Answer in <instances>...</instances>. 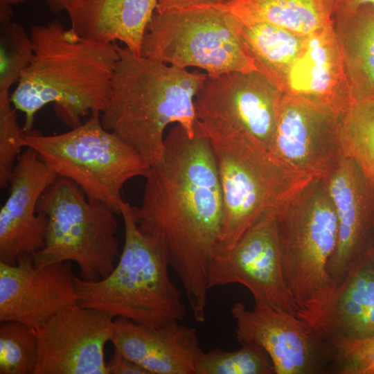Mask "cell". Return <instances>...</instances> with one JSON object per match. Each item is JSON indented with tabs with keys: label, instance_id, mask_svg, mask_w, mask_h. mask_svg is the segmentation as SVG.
<instances>
[{
	"label": "cell",
	"instance_id": "cell-1",
	"mask_svg": "<svg viewBox=\"0 0 374 374\" xmlns=\"http://www.w3.org/2000/svg\"><path fill=\"white\" fill-rule=\"evenodd\" d=\"M145 178L141 204L133 206L139 228L161 245L195 321L203 323L208 269L218 245L223 200L211 145L198 124L193 136L179 124L171 128L162 157Z\"/></svg>",
	"mask_w": 374,
	"mask_h": 374
},
{
	"label": "cell",
	"instance_id": "cell-2",
	"mask_svg": "<svg viewBox=\"0 0 374 374\" xmlns=\"http://www.w3.org/2000/svg\"><path fill=\"white\" fill-rule=\"evenodd\" d=\"M33 57L10 95L24 114L25 133L37 112L53 104L57 116L71 128L81 118L101 114L108 102L119 55L116 43L79 37L57 20L31 27Z\"/></svg>",
	"mask_w": 374,
	"mask_h": 374
},
{
	"label": "cell",
	"instance_id": "cell-3",
	"mask_svg": "<svg viewBox=\"0 0 374 374\" xmlns=\"http://www.w3.org/2000/svg\"><path fill=\"white\" fill-rule=\"evenodd\" d=\"M116 47L119 57L101 123L151 166L162 157L168 125L179 124L190 136L195 134V98L207 75Z\"/></svg>",
	"mask_w": 374,
	"mask_h": 374
},
{
	"label": "cell",
	"instance_id": "cell-4",
	"mask_svg": "<svg viewBox=\"0 0 374 374\" xmlns=\"http://www.w3.org/2000/svg\"><path fill=\"white\" fill-rule=\"evenodd\" d=\"M120 215L124 222L125 242L118 262L99 280L75 276L77 303L148 326L179 322L187 311L181 293L169 276L165 251L140 230L133 206L124 199Z\"/></svg>",
	"mask_w": 374,
	"mask_h": 374
},
{
	"label": "cell",
	"instance_id": "cell-5",
	"mask_svg": "<svg viewBox=\"0 0 374 374\" xmlns=\"http://www.w3.org/2000/svg\"><path fill=\"white\" fill-rule=\"evenodd\" d=\"M200 129L211 145L223 200L215 251L227 250L260 217L276 211L314 177L292 170L239 132Z\"/></svg>",
	"mask_w": 374,
	"mask_h": 374
},
{
	"label": "cell",
	"instance_id": "cell-6",
	"mask_svg": "<svg viewBox=\"0 0 374 374\" xmlns=\"http://www.w3.org/2000/svg\"><path fill=\"white\" fill-rule=\"evenodd\" d=\"M22 144L34 150L57 176L75 183L89 200L101 202L116 214L124 184L135 177H145L150 168L133 148L103 127L100 114L58 134L31 130Z\"/></svg>",
	"mask_w": 374,
	"mask_h": 374
},
{
	"label": "cell",
	"instance_id": "cell-7",
	"mask_svg": "<svg viewBox=\"0 0 374 374\" xmlns=\"http://www.w3.org/2000/svg\"><path fill=\"white\" fill-rule=\"evenodd\" d=\"M37 211L47 219L44 247L33 255L37 267L75 262L81 278L107 277L120 256L115 213L90 201L73 181L57 176L40 197Z\"/></svg>",
	"mask_w": 374,
	"mask_h": 374
},
{
	"label": "cell",
	"instance_id": "cell-8",
	"mask_svg": "<svg viewBox=\"0 0 374 374\" xmlns=\"http://www.w3.org/2000/svg\"><path fill=\"white\" fill-rule=\"evenodd\" d=\"M141 55L215 77L258 71L239 31L238 19L222 4L163 12L154 11Z\"/></svg>",
	"mask_w": 374,
	"mask_h": 374
},
{
	"label": "cell",
	"instance_id": "cell-9",
	"mask_svg": "<svg viewBox=\"0 0 374 374\" xmlns=\"http://www.w3.org/2000/svg\"><path fill=\"white\" fill-rule=\"evenodd\" d=\"M284 276L299 310L320 303L333 286L328 267L338 222L323 178H314L276 212Z\"/></svg>",
	"mask_w": 374,
	"mask_h": 374
},
{
	"label": "cell",
	"instance_id": "cell-10",
	"mask_svg": "<svg viewBox=\"0 0 374 374\" xmlns=\"http://www.w3.org/2000/svg\"><path fill=\"white\" fill-rule=\"evenodd\" d=\"M282 92L258 71L207 76L195 98L198 125L239 132L269 151Z\"/></svg>",
	"mask_w": 374,
	"mask_h": 374
},
{
	"label": "cell",
	"instance_id": "cell-11",
	"mask_svg": "<svg viewBox=\"0 0 374 374\" xmlns=\"http://www.w3.org/2000/svg\"><path fill=\"white\" fill-rule=\"evenodd\" d=\"M276 212L260 217L231 249L215 251L208 265V287L240 284L250 291L255 304L296 315L299 308L284 276Z\"/></svg>",
	"mask_w": 374,
	"mask_h": 374
},
{
	"label": "cell",
	"instance_id": "cell-12",
	"mask_svg": "<svg viewBox=\"0 0 374 374\" xmlns=\"http://www.w3.org/2000/svg\"><path fill=\"white\" fill-rule=\"evenodd\" d=\"M231 312L236 340L263 348L276 374L328 373L330 344L296 315L267 304L248 309L241 302L235 303Z\"/></svg>",
	"mask_w": 374,
	"mask_h": 374
},
{
	"label": "cell",
	"instance_id": "cell-13",
	"mask_svg": "<svg viewBox=\"0 0 374 374\" xmlns=\"http://www.w3.org/2000/svg\"><path fill=\"white\" fill-rule=\"evenodd\" d=\"M114 317L75 303L37 329L34 374H109L105 346L111 341Z\"/></svg>",
	"mask_w": 374,
	"mask_h": 374
},
{
	"label": "cell",
	"instance_id": "cell-14",
	"mask_svg": "<svg viewBox=\"0 0 374 374\" xmlns=\"http://www.w3.org/2000/svg\"><path fill=\"white\" fill-rule=\"evenodd\" d=\"M343 114L282 93L269 152L298 172L326 178L344 157Z\"/></svg>",
	"mask_w": 374,
	"mask_h": 374
},
{
	"label": "cell",
	"instance_id": "cell-15",
	"mask_svg": "<svg viewBox=\"0 0 374 374\" xmlns=\"http://www.w3.org/2000/svg\"><path fill=\"white\" fill-rule=\"evenodd\" d=\"M71 262L37 267L33 254L16 264L0 262V322L17 321L37 330L61 310L77 303Z\"/></svg>",
	"mask_w": 374,
	"mask_h": 374
},
{
	"label": "cell",
	"instance_id": "cell-16",
	"mask_svg": "<svg viewBox=\"0 0 374 374\" xmlns=\"http://www.w3.org/2000/svg\"><path fill=\"white\" fill-rule=\"evenodd\" d=\"M338 222L336 249L328 271L334 284L357 264L371 258L374 248V186L357 164L344 156L326 177Z\"/></svg>",
	"mask_w": 374,
	"mask_h": 374
},
{
	"label": "cell",
	"instance_id": "cell-17",
	"mask_svg": "<svg viewBox=\"0 0 374 374\" xmlns=\"http://www.w3.org/2000/svg\"><path fill=\"white\" fill-rule=\"evenodd\" d=\"M25 148L17 159L9 195L0 209V262L10 265L20 255H34L44 247L47 219L37 206L57 177L34 150Z\"/></svg>",
	"mask_w": 374,
	"mask_h": 374
},
{
	"label": "cell",
	"instance_id": "cell-18",
	"mask_svg": "<svg viewBox=\"0 0 374 374\" xmlns=\"http://www.w3.org/2000/svg\"><path fill=\"white\" fill-rule=\"evenodd\" d=\"M111 342L149 374H196L204 353L196 329L179 322L152 326L118 317Z\"/></svg>",
	"mask_w": 374,
	"mask_h": 374
},
{
	"label": "cell",
	"instance_id": "cell-19",
	"mask_svg": "<svg viewBox=\"0 0 374 374\" xmlns=\"http://www.w3.org/2000/svg\"><path fill=\"white\" fill-rule=\"evenodd\" d=\"M281 92L339 114L346 111L353 100L335 24L308 37Z\"/></svg>",
	"mask_w": 374,
	"mask_h": 374
},
{
	"label": "cell",
	"instance_id": "cell-20",
	"mask_svg": "<svg viewBox=\"0 0 374 374\" xmlns=\"http://www.w3.org/2000/svg\"><path fill=\"white\" fill-rule=\"evenodd\" d=\"M374 312V265L365 260L351 269L317 305L296 316L328 341L351 339Z\"/></svg>",
	"mask_w": 374,
	"mask_h": 374
},
{
	"label": "cell",
	"instance_id": "cell-21",
	"mask_svg": "<svg viewBox=\"0 0 374 374\" xmlns=\"http://www.w3.org/2000/svg\"><path fill=\"white\" fill-rule=\"evenodd\" d=\"M158 0H74L66 8L71 30L79 37L119 41L141 55L144 35Z\"/></svg>",
	"mask_w": 374,
	"mask_h": 374
},
{
	"label": "cell",
	"instance_id": "cell-22",
	"mask_svg": "<svg viewBox=\"0 0 374 374\" xmlns=\"http://www.w3.org/2000/svg\"><path fill=\"white\" fill-rule=\"evenodd\" d=\"M222 4L242 23L271 24L304 37L335 24L332 0H226Z\"/></svg>",
	"mask_w": 374,
	"mask_h": 374
},
{
	"label": "cell",
	"instance_id": "cell-23",
	"mask_svg": "<svg viewBox=\"0 0 374 374\" xmlns=\"http://www.w3.org/2000/svg\"><path fill=\"white\" fill-rule=\"evenodd\" d=\"M238 21L240 36L258 72L281 91L289 71L305 46L308 37L271 24Z\"/></svg>",
	"mask_w": 374,
	"mask_h": 374
},
{
	"label": "cell",
	"instance_id": "cell-24",
	"mask_svg": "<svg viewBox=\"0 0 374 374\" xmlns=\"http://www.w3.org/2000/svg\"><path fill=\"white\" fill-rule=\"evenodd\" d=\"M353 102L374 99V12L335 22Z\"/></svg>",
	"mask_w": 374,
	"mask_h": 374
},
{
	"label": "cell",
	"instance_id": "cell-25",
	"mask_svg": "<svg viewBox=\"0 0 374 374\" xmlns=\"http://www.w3.org/2000/svg\"><path fill=\"white\" fill-rule=\"evenodd\" d=\"M339 139L344 156L374 186V99L351 103L341 118Z\"/></svg>",
	"mask_w": 374,
	"mask_h": 374
},
{
	"label": "cell",
	"instance_id": "cell-26",
	"mask_svg": "<svg viewBox=\"0 0 374 374\" xmlns=\"http://www.w3.org/2000/svg\"><path fill=\"white\" fill-rule=\"evenodd\" d=\"M0 98L10 97L33 57V45L24 26L12 19L0 21Z\"/></svg>",
	"mask_w": 374,
	"mask_h": 374
},
{
	"label": "cell",
	"instance_id": "cell-27",
	"mask_svg": "<svg viewBox=\"0 0 374 374\" xmlns=\"http://www.w3.org/2000/svg\"><path fill=\"white\" fill-rule=\"evenodd\" d=\"M38 357L36 330L17 321L0 324V374H34Z\"/></svg>",
	"mask_w": 374,
	"mask_h": 374
},
{
	"label": "cell",
	"instance_id": "cell-28",
	"mask_svg": "<svg viewBox=\"0 0 374 374\" xmlns=\"http://www.w3.org/2000/svg\"><path fill=\"white\" fill-rule=\"evenodd\" d=\"M274 368L267 352L249 344L233 351L215 348L203 353L196 374H273Z\"/></svg>",
	"mask_w": 374,
	"mask_h": 374
},
{
	"label": "cell",
	"instance_id": "cell-29",
	"mask_svg": "<svg viewBox=\"0 0 374 374\" xmlns=\"http://www.w3.org/2000/svg\"><path fill=\"white\" fill-rule=\"evenodd\" d=\"M332 348L328 373L374 374V336L363 339H336Z\"/></svg>",
	"mask_w": 374,
	"mask_h": 374
},
{
	"label": "cell",
	"instance_id": "cell-30",
	"mask_svg": "<svg viewBox=\"0 0 374 374\" xmlns=\"http://www.w3.org/2000/svg\"><path fill=\"white\" fill-rule=\"evenodd\" d=\"M17 109L10 96L0 98V187L9 181L17 159L21 152L25 132L17 121Z\"/></svg>",
	"mask_w": 374,
	"mask_h": 374
},
{
	"label": "cell",
	"instance_id": "cell-31",
	"mask_svg": "<svg viewBox=\"0 0 374 374\" xmlns=\"http://www.w3.org/2000/svg\"><path fill=\"white\" fill-rule=\"evenodd\" d=\"M335 22L350 19L363 12H374V0H332Z\"/></svg>",
	"mask_w": 374,
	"mask_h": 374
},
{
	"label": "cell",
	"instance_id": "cell-32",
	"mask_svg": "<svg viewBox=\"0 0 374 374\" xmlns=\"http://www.w3.org/2000/svg\"><path fill=\"white\" fill-rule=\"evenodd\" d=\"M107 367L109 374H149L143 367L116 348L107 363Z\"/></svg>",
	"mask_w": 374,
	"mask_h": 374
},
{
	"label": "cell",
	"instance_id": "cell-33",
	"mask_svg": "<svg viewBox=\"0 0 374 374\" xmlns=\"http://www.w3.org/2000/svg\"><path fill=\"white\" fill-rule=\"evenodd\" d=\"M226 0H158L155 11L163 12L196 7L215 6Z\"/></svg>",
	"mask_w": 374,
	"mask_h": 374
},
{
	"label": "cell",
	"instance_id": "cell-34",
	"mask_svg": "<svg viewBox=\"0 0 374 374\" xmlns=\"http://www.w3.org/2000/svg\"><path fill=\"white\" fill-rule=\"evenodd\" d=\"M53 14H58L66 10L68 6L74 0H44Z\"/></svg>",
	"mask_w": 374,
	"mask_h": 374
},
{
	"label": "cell",
	"instance_id": "cell-35",
	"mask_svg": "<svg viewBox=\"0 0 374 374\" xmlns=\"http://www.w3.org/2000/svg\"><path fill=\"white\" fill-rule=\"evenodd\" d=\"M27 0H0V5L12 6L19 3H24Z\"/></svg>",
	"mask_w": 374,
	"mask_h": 374
},
{
	"label": "cell",
	"instance_id": "cell-36",
	"mask_svg": "<svg viewBox=\"0 0 374 374\" xmlns=\"http://www.w3.org/2000/svg\"><path fill=\"white\" fill-rule=\"evenodd\" d=\"M371 259H372L373 263L374 265V248H373V253H372Z\"/></svg>",
	"mask_w": 374,
	"mask_h": 374
}]
</instances>
